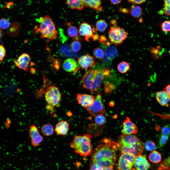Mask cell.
Instances as JSON below:
<instances>
[{"instance_id":"cell-14","label":"cell","mask_w":170,"mask_h":170,"mask_svg":"<svg viewBox=\"0 0 170 170\" xmlns=\"http://www.w3.org/2000/svg\"><path fill=\"white\" fill-rule=\"evenodd\" d=\"M30 60V55L28 54L24 53L21 54L14 62L19 68L26 71L29 70L28 65Z\"/></svg>"},{"instance_id":"cell-27","label":"cell","mask_w":170,"mask_h":170,"mask_svg":"<svg viewBox=\"0 0 170 170\" xmlns=\"http://www.w3.org/2000/svg\"><path fill=\"white\" fill-rule=\"evenodd\" d=\"M129 64L127 62L123 61L117 65L118 71L122 73H126L130 68Z\"/></svg>"},{"instance_id":"cell-28","label":"cell","mask_w":170,"mask_h":170,"mask_svg":"<svg viewBox=\"0 0 170 170\" xmlns=\"http://www.w3.org/2000/svg\"><path fill=\"white\" fill-rule=\"evenodd\" d=\"M96 29L100 32H104L107 27L106 22L102 20H99L97 21L96 24Z\"/></svg>"},{"instance_id":"cell-11","label":"cell","mask_w":170,"mask_h":170,"mask_svg":"<svg viewBox=\"0 0 170 170\" xmlns=\"http://www.w3.org/2000/svg\"><path fill=\"white\" fill-rule=\"evenodd\" d=\"M101 44L104 50L106 60L111 61L118 55L117 50L108 41L106 42Z\"/></svg>"},{"instance_id":"cell-22","label":"cell","mask_w":170,"mask_h":170,"mask_svg":"<svg viewBox=\"0 0 170 170\" xmlns=\"http://www.w3.org/2000/svg\"><path fill=\"white\" fill-rule=\"evenodd\" d=\"M66 4L72 9H76L80 10L83 9L85 6L83 0H67Z\"/></svg>"},{"instance_id":"cell-19","label":"cell","mask_w":170,"mask_h":170,"mask_svg":"<svg viewBox=\"0 0 170 170\" xmlns=\"http://www.w3.org/2000/svg\"><path fill=\"white\" fill-rule=\"evenodd\" d=\"M85 6L90 8L98 12L102 11L103 8L100 0H82Z\"/></svg>"},{"instance_id":"cell-3","label":"cell","mask_w":170,"mask_h":170,"mask_svg":"<svg viewBox=\"0 0 170 170\" xmlns=\"http://www.w3.org/2000/svg\"><path fill=\"white\" fill-rule=\"evenodd\" d=\"M117 144L121 153L131 154L136 157L142 153L144 148L143 142L134 134L121 135Z\"/></svg>"},{"instance_id":"cell-15","label":"cell","mask_w":170,"mask_h":170,"mask_svg":"<svg viewBox=\"0 0 170 170\" xmlns=\"http://www.w3.org/2000/svg\"><path fill=\"white\" fill-rule=\"evenodd\" d=\"M145 155H140L136 157L133 166L136 170H147L150 167Z\"/></svg>"},{"instance_id":"cell-42","label":"cell","mask_w":170,"mask_h":170,"mask_svg":"<svg viewBox=\"0 0 170 170\" xmlns=\"http://www.w3.org/2000/svg\"><path fill=\"white\" fill-rule=\"evenodd\" d=\"M127 1L131 3L134 4H140L145 2L146 0H128Z\"/></svg>"},{"instance_id":"cell-2","label":"cell","mask_w":170,"mask_h":170,"mask_svg":"<svg viewBox=\"0 0 170 170\" xmlns=\"http://www.w3.org/2000/svg\"><path fill=\"white\" fill-rule=\"evenodd\" d=\"M111 74L110 70L107 68L88 70L82 78V86L93 93L98 91L102 80L109 77Z\"/></svg>"},{"instance_id":"cell-43","label":"cell","mask_w":170,"mask_h":170,"mask_svg":"<svg viewBox=\"0 0 170 170\" xmlns=\"http://www.w3.org/2000/svg\"><path fill=\"white\" fill-rule=\"evenodd\" d=\"M98 40L101 43L106 42L108 40L105 36L101 35L100 36Z\"/></svg>"},{"instance_id":"cell-4","label":"cell","mask_w":170,"mask_h":170,"mask_svg":"<svg viewBox=\"0 0 170 170\" xmlns=\"http://www.w3.org/2000/svg\"><path fill=\"white\" fill-rule=\"evenodd\" d=\"M91 139V135L88 133L75 135L69 144L76 153L86 157L91 154L92 152Z\"/></svg>"},{"instance_id":"cell-32","label":"cell","mask_w":170,"mask_h":170,"mask_svg":"<svg viewBox=\"0 0 170 170\" xmlns=\"http://www.w3.org/2000/svg\"><path fill=\"white\" fill-rule=\"evenodd\" d=\"M71 47L72 50L74 52H78L81 48L80 42L78 41H74L72 42Z\"/></svg>"},{"instance_id":"cell-36","label":"cell","mask_w":170,"mask_h":170,"mask_svg":"<svg viewBox=\"0 0 170 170\" xmlns=\"http://www.w3.org/2000/svg\"><path fill=\"white\" fill-rule=\"evenodd\" d=\"M162 30L165 32L170 31V21L166 20L163 21L161 25Z\"/></svg>"},{"instance_id":"cell-12","label":"cell","mask_w":170,"mask_h":170,"mask_svg":"<svg viewBox=\"0 0 170 170\" xmlns=\"http://www.w3.org/2000/svg\"><path fill=\"white\" fill-rule=\"evenodd\" d=\"M95 99L94 96L85 94L78 93L76 98V100L78 103L86 108L93 105Z\"/></svg>"},{"instance_id":"cell-49","label":"cell","mask_w":170,"mask_h":170,"mask_svg":"<svg viewBox=\"0 0 170 170\" xmlns=\"http://www.w3.org/2000/svg\"><path fill=\"white\" fill-rule=\"evenodd\" d=\"M131 170H136V169H135V168H132Z\"/></svg>"},{"instance_id":"cell-8","label":"cell","mask_w":170,"mask_h":170,"mask_svg":"<svg viewBox=\"0 0 170 170\" xmlns=\"http://www.w3.org/2000/svg\"><path fill=\"white\" fill-rule=\"evenodd\" d=\"M135 156L126 153H121L119 155L118 168L119 170H131L133 166L136 158Z\"/></svg>"},{"instance_id":"cell-46","label":"cell","mask_w":170,"mask_h":170,"mask_svg":"<svg viewBox=\"0 0 170 170\" xmlns=\"http://www.w3.org/2000/svg\"><path fill=\"white\" fill-rule=\"evenodd\" d=\"M122 1V0H110V2L113 4H119Z\"/></svg>"},{"instance_id":"cell-34","label":"cell","mask_w":170,"mask_h":170,"mask_svg":"<svg viewBox=\"0 0 170 170\" xmlns=\"http://www.w3.org/2000/svg\"><path fill=\"white\" fill-rule=\"evenodd\" d=\"M95 117V122L96 124L98 125H102L106 122V117L103 115H98Z\"/></svg>"},{"instance_id":"cell-35","label":"cell","mask_w":170,"mask_h":170,"mask_svg":"<svg viewBox=\"0 0 170 170\" xmlns=\"http://www.w3.org/2000/svg\"><path fill=\"white\" fill-rule=\"evenodd\" d=\"M161 48L160 46H158L156 48L152 47L151 48V52L153 57L155 59H158L159 56H161L162 53L160 51Z\"/></svg>"},{"instance_id":"cell-41","label":"cell","mask_w":170,"mask_h":170,"mask_svg":"<svg viewBox=\"0 0 170 170\" xmlns=\"http://www.w3.org/2000/svg\"><path fill=\"white\" fill-rule=\"evenodd\" d=\"M0 60L1 62L3 61L6 53V50L2 44L0 45Z\"/></svg>"},{"instance_id":"cell-17","label":"cell","mask_w":170,"mask_h":170,"mask_svg":"<svg viewBox=\"0 0 170 170\" xmlns=\"http://www.w3.org/2000/svg\"><path fill=\"white\" fill-rule=\"evenodd\" d=\"M122 132L123 134L130 135L136 134L138 129L135 124L132 122L128 117L123 122Z\"/></svg>"},{"instance_id":"cell-37","label":"cell","mask_w":170,"mask_h":170,"mask_svg":"<svg viewBox=\"0 0 170 170\" xmlns=\"http://www.w3.org/2000/svg\"><path fill=\"white\" fill-rule=\"evenodd\" d=\"M163 11L166 14L170 15V0L164 1Z\"/></svg>"},{"instance_id":"cell-20","label":"cell","mask_w":170,"mask_h":170,"mask_svg":"<svg viewBox=\"0 0 170 170\" xmlns=\"http://www.w3.org/2000/svg\"><path fill=\"white\" fill-rule=\"evenodd\" d=\"M156 97L159 104L163 106H166L170 100L168 94L164 90L157 92L156 94Z\"/></svg>"},{"instance_id":"cell-25","label":"cell","mask_w":170,"mask_h":170,"mask_svg":"<svg viewBox=\"0 0 170 170\" xmlns=\"http://www.w3.org/2000/svg\"><path fill=\"white\" fill-rule=\"evenodd\" d=\"M54 128L53 126L50 124H46L43 125L41 128V131L43 134L47 136L52 135L54 132Z\"/></svg>"},{"instance_id":"cell-9","label":"cell","mask_w":170,"mask_h":170,"mask_svg":"<svg viewBox=\"0 0 170 170\" xmlns=\"http://www.w3.org/2000/svg\"><path fill=\"white\" fill-rule=\"evenodd\" d=\"M86 109L90 114L95 117L104 114L105 109L100 94L97 96L93 105Z\"/></svg>"},{"instance_id":"cell-44","label":"cell","mask_w":170,"mask_h":170,"mask_svg":"<svg viewBox=\"0 0 170 170\" xmlns=\"http://www.w3.org/2000/svg\"><path fill=\"white\" fill-rule=\"evenodd\" d=\"M164 90L167 93L170 98V84L166 86L164 89Z\"/></svg>"},{"instance_id":"cell-24","label":"cell","mask_w":170,"mask_h":170,"mask_svg":"<svg viewBox=\"0 0 170 170\" xmlns=\"http://www.w3.org/2000/svg\"><path fill=\"white\" fill-rule=\"evenodd\" d=\"M149 158L151 162L154 163H158L161 160V155L158 151L153 150L149 154Z\"/></svg>"},{"instance_id":"cell-1","label":"cell","mask_w":170,"mask_h":170,"mask_svg":"<svg viewBox=\"0 0 170 170\" xmlns=\"http://www.w3.org/2000/svg\"><path fill=\"white\" fill-rule=\"evenodd\" d=\"M103 144L97 146L91 153L90 164H95L103 168H113L116 163L117 143L107 139L101 141Z\"/></svg>"},{"instance_id":"cell-30","label":"cell","mask_w":170,"mask_h":170,"mask_svg":"<svg viewBox=\"0 0 170 170\" xmlns=\"http://www.w3.org/2000/svg\"><path fill=\"white\" fill-rule=\"evenodd\" d=\"M170 167V156L163 160L159 166V170L168 169Z\"/></svg>"},{"instance_id":"cell-5","label":"cell","mask_w":170,"mask_h":170,"mask_svg":"<svg viewBox=\"0 0 170 170\" xmlns=\"http://www.w3.org/2000/svg\"><path fill=\"white\" fill-rule=\"evenodd\" d=\"M40 19L39 30L41 34V38H46L49 40L56 39L58 37V32L51 18L46 15Z\"/></svg>"},{"instance_id":"cell-7","label":"cell","mask_w":170,"mask_h":170,"mask_svg":"<svg viewBox=\"0 0 170 170\" xmlns=\"http://www.w3.org/2000/svg\"><path fill=\"white\" fill-rule=\"evenodd\" d=\"M45 98L51 107L57 105L60 102L61 98V94L58 88L54 86L49 87L46 92Z\"/></svg>"},{"instance_id":"cell-26","label":"cell","mask_w":170,"mask_h":170,"mask_svg":"<svg viewBox=\"0 0 170 170\" xmlns=\"http://www.w3.org/2000/svg\"><path fill=\"white\" fill-rule=\"evenodd\" d=\"M130 13L133 17L138 18L142 15V11L141 8L140 6L133 5L131 8Z\"/></svg>"},{"instance_id":"cell-45","label":"cell","mask_w":170,"mask_h":170,"mask_svg":"<svg viewBox=\"0 0 170 170\" xmlns=\"http://www.w3.org/2000/svg\"><path fill=\"white\" fill-rule=\"evenodd\" d=\"M119 11L123 13H128L130 12V10L127 8H119Z\"/></svg>"},{"instance_id":"cell-29","label":"cell","mask_w":170,"mask_h":170,"mask_svg":"<svg viewBox=\"0 0 170 170\" xmlns=\"http://www.w3.org/2000/svg\"><path fill=\"white\" fill-rule=\"evenodd\" d=\"M104 91L106 94H111L115 89L114 86L111 83L105 81L104 83Z\"/></svg>"},{"instance_id":"cell-39","label":"cell","mask_w":170,"mask_h":170,"mask_svg":"<svg viewBox=\"0 0 170 170\" xmlns=\"http://www.w3.org/2000/svg\"><path fill=\"white\" fill-rule=\"evenodd\" d=\"M170 133V124L167 125L162 128L161 135L169 136Z\"/></svg>"},{"instance_id":"cell-23","label":"cell","mask_w":170,"mask_h":170,"mask_svg":"<svg viewBox=\"0 0 170 170\" xmlns=\"http://www.w3.org/2000/svg\"><path fill=\"white\" fill-rule=\"evenodd\" d=\"M68 35L74 41L80 42L82 40V38L78 35V31L77 28L73 26H71L68 28L67 32Z\"/></svg>"},{"instance_id":"cell-31","label":"cell","mask_w":170,"mask_h":170,"mask_svg":"<svg viewBox=\"0 0 170 170\" xmlns=\"http://www.w3.org/2000/svg\"><path fill=\"white\" fill-rule=\"evenodd\" d=\"M93 53L96 58L100 59L103 58L105 54L104 51L102 49L98 47L96 48L93 50Z\"/></svg>"},{"instance_id":"cell-33","label":"cell","mask_w":170,"mask_h":170,"mask_svg":"<svg viewBox=\"0 0 170 170\" xmlns=\"http://www.w3.org/2000/svg\"><path fill=\"white\" fill-rule=\"evenodd\" d=\"M144 147L145 149L148 151H152L156 148L155 143L151 140L147 141L145 143Z\"/></svg>"},{"instance_id":"cell-16","label":"cell","mask_w":170,"mask_h":170,"mask_svg":"<svg viewBox=\"0 0 170 170\" xmlns=\"http://www.w3.org/2000/svg\"><path fill=\"white\" fill-rule=\"evenodd\" d=\"M95 31L91 26L88 23L83 22L80 25L79 30V34L84 37L85 39L89 41V39L93 35V32Z\"/></svg>"},{"instance_id":"cell-47","label":"cell","mask_w":170,"mask_h":170,"mask_svg":"<svg viewBox=\"0 0 170 170\" xmlns=\"http://www.w3.org/2000/svg\"><path fill=\"white\" fill-rule=\"evenodd\" d=\"M92 37L93 40L94 41H95L97 40H98L99 38L98 35L97 34H96L94 35Z\"/></svg>"},{"instance_id":"cell-10","label":"cell","mask_w":170,"mask_h":170,"mask_svg":"<svg viewBox=\"0 0 170 170\" xmlns=\"http://www.w3.org/2000/svg\"><path fill=\"white\" fill-rule=\"evenodd\" d=\"M78 62L81 68L85 70L94 68L96 64L95 58L89 54L81 56L78 59Z\"/></svg>"},{"instance_id":"cell-38","label":"cell","mask_w":170,"mask_h":170,"mask_svg":"<svg viewBox=\"0 0 170 170\" xmlns=\"http://www.w3.org/2000/svg\"><path fill=\"white\" fill-rule=\"evenodd\" d=\"M0 29H5L9 27L10 24L7 19L4 18H2L0 19Z\"/></svg>"},{"instance_id":"cell-13","label":"cell","mask_w":170,"mask_h":170,"mask_svg":"<svg viewBox=\"0 0 170 170\" xmlns=\"http://www.w3.org/2000/svg\"><path fill=\"white\" fill-rule=\"evenodd\" d=\"M29 133L31 144L34 146H38L42 141L43 138L39 134L37 127L34 125H31Z\"/></svg>"},{"instance_id":"cell-48","label":"cell","mask_w":170,"mask_h":170,"mask_svg":"<svg viewBox=\"0 0 170 170\" xmlns=\"http://www.w3.org/2000/svg\"><path fill=\"white\" fill-rule=\"evenodd\" d=\"M102 170H114L112 168L107 167L103 168Z\"/></svg>"},{"instance_id":"cell-18","label":"cell","mask_w":170,"mask_h":170,"mask_svg":"<svg viewBox=\"0 0 170 170\" xmlns=\"http://www.w3.org/2000/svg\"><path fill=\"white\" fill-rule=\"evenodd\" d=\"M69 124L66 121L61 120L56 125L55 129L56 134L59 135H64L68 132L69 129Z\"/></svg>"},{"instance_id":"cell-21","label":"cell","mask_w":170,"mask_h":170,"mask_svg":"<svg viewBox=\"0 0 170 170\" xmlns=\"http://www.w3.org/2000/svg\"><path fill=\"white\" fill-rule=\"evenodd\" d=\"M77 67L76 61L72 58L66 60L64 62L63 67L64 70L68 72H72L75 70Z\"/></svg>"},{"instance_id":"cell-6","label":"cell","mask_w":170,"mask_h":170,"mask_svg":"<svg viewBox=\"0 0 170 170\" xmlns=\"http://www.w3.org/2000/svg\"><path fill=\"white\" fill-rule=\"evenodd\" d=\"M108 34L110 43L118 45L121 44L126 39L128 33L123 28L116 25L110 27Z\"/></svg>"},{"instance_id":"cell-40","label":"cell","mask_w":170,"mask_h":170,"mask_svg":"<svg viewBox=\"0 0 170 170\" xmlns=\"http://www.w3.org/2000/svg\"><path fill=\"white\" fill-rule=\"evenodd\" d=\"M169 136L161 135L159 140V144L162 147L164 146L167 142Z\"/></svg>"}]
</instances>
